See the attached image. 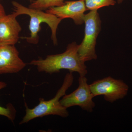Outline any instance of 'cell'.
<instances>
[{
    "label": "cell",
    "instance_id": "obj_1",
    "mask_svg": "<svg viewBox=\"0 0 132 132\" xmlns=\"http://www.w3.org/2000/svg\"><path fill=\"white\" fill-rule=\"evenodd\" d=\"M78 48L79 45L73 42L68 45L66 51L62 53L47 55L45 59L33 60L29 64L36 66L39 72L52 74L65 69L85 76L88 72L87 69L85 62L80 58Z\"/></svg>",
    "mask_w": 132,
    "mask_h": 132
},
{
    "label": "cell",
    "instance_id": "obj_2",
    "mask_svg": "<svg viewBox=\"0 0 132 132\" xmlns=\"http://www.w3.org/2000/svg\"><path fill=\"white\" fill-rule=\"evenodd\" d=\"M14 12L13 13L17 17L22 14H26L30 17L29 28L30 35L24 38L30 44H37L39 42L38 33L41 30L42 23L47 24L52 31L51 38L55 45L58 44L57 38V31L59 24L62 20L54 14L43 12L42 10L27 7L17 2H12Z\"/></svg>",
    "mask_w": 132,
    "mask_h": 132
},
{
    "label": "cell",
    "instance_id": "obj_3",
    "mask_svg": "<svg viewBox=\"0 0 132 132\" xmlns=\"http://www.w3.org/2000/svg\"><path fill=\"white\" fill-rule=\"evenodd\" d=\"M74 78L73 72L67 73L61 87L53 98L45 101L39 99V103L34 108H29L26 106V114L20 125L27 123L35 118L49 115H57L63 118L69 116L67 109L64 107L60 102V98L66 94V92L72 85Z\"/></svg>",
    "mask_w": 132,
    "mask_h": 132
},
{
    "label": "cell",
    "instance_id": "obj_4",
    "mask_svg": "<svg viewBox=\"0 0 132 132\" xmlns=\"http://www.w3.org/2000/svg\"><path fill=\"white\" fill-rule=\"evenodd\" d=\"M85 36L79 45L78 53L80 58L84 62L97 59L95 46L97 37L101 29V21L97 10L90 11L85 14Z\"/></svg>",
    "mask_w": 132,
    "mask_h": 132
},
{
    "label": "cell",
    "instance_id": "obj_5",
    "mask_svg": "<svg viewBox=\"0 0 132 132\" xmlns=\"http://www.w3.org/2000/svg\"><path fill=\"white\" fill-rule=\"evenodd\" d=\"M90 86L94 97L103 95L104 99L111 103L125 98L129 90L128 85L123 80L110 76L95 81Z\"/></svg>",
    "mask_w": 132,
    "mask_h": 132
},
{
    "label": "cell",
    "instance_id": "obj_6",
    "mask_svg": "<svg viewBox=\"0 0 132 132\" xmlns=\"http://www.w3.org/2000/svg\"><path fill=\"white\" fill-rule=\"evenodd\" d=\"M79 86L75 91L70 94L65 95L60 100L61 105L67 109L78 106L82 110L92 112L95 106L93 101L94 97L85 76H80L79 78Z\"/></svg>",
    "mask_w": 132,
    "mask_h": 132
},
{
    "label": "cell",
    "instance_id": "obj_7",
    "mask_svg": "<svg viewBox=\"0 0 132 132\" xmlns=\"http://www.w3.org/2000/svg\"><path fill=\"white\" fill-rule=\"evenodd\" d=\"M87 10L85 0L65 2L60 6L49 8L46 12L54 14L60 19H72L76 25L84 23L85 12Z\"/></svg>",
    "mask_w": 132,
    "mask_h": 132
},
{
    "label": "cell",
    "instance_id": "obj_8",
    "mask_svg": "<svg viewBox=\"0 0 132 132\" xmlns=\"http://www.w3.org/2000/svg\"><path fill=\"white\" fill-rule=\"evenodd\" d=\"M26 65L14 45L0 46V75L19 72Z\"/></svg>",
    "mask_w": 132,
    "mask_h": 132
},
{
    "label": "cell",
    "instance_id": "obj_9",
    "mask_svg": "<svg viewBox=\"0 0 132 132\" xmlns=\"http://www.w3.org/2000/svg\"><path fill=\"white\" fill-rule=\"evenodd\" d=\"M13 13L0 18V46L14 45L19 41L21 26Z\"/></svg>",
    "mask_w": 132,
    "mask_h": 132
},
{
    "label": "cell",
    "instance_id": "obj_10",
    "mask_svg": "<svg viewBox=\"0 0 132 132\" xmlns=\"http://www.w3.org/2000/svg\"><path fill=\"white\" fill-rule=\"evenodd\" d=\"M64 3V0H36L32 2L29 7L43 10L54 7L62 6Z\"/></svg>",
    "mask_w": 132,
    "mask_h": 132
},
{
    "label": "cell",
    "instance_id": "obj_11",
    "mask_svg": "<svg viewBox=\"0 0 132 132\" xmlns=\"http://www.w3.org/2000/svg\"><path fill=\"white\" fill-rule=\"evenodd\" d=\"M87 10H97L101 8L114 6L116 3L114 0H85Z\"/></svg>",
    "mask_w": 132,
    "mask_h": 132
},
{
    "label": "cell",
    "instance_id": "obj_12",
    "mask_svg": "<svg viewBox=\"0 0 132 132\" xmlns=\"http://www.w3.org/2000/svg\"><path fill=\"white\" fill-rule=\"evenodd\" d=\"M7 84L3 81H0V90L6 87ZM16 110L13 106L11 104H8L6 107L0 105V115L5 116L9 120L13 121L15 119Z\"/></svg>",
    "mask_w": 132,
    "mask_h": 132
},
{
    "label": "cell",
    "instance_id": "obj_13",
    "mask_svg": "<svg viewBox=\"0 0 132 132\" xmlns=\"http://www.w3.org/2000/svg\"><path fill=\"white\" fill-rule=\"evenodd\" d=\"M5 14H6V13H5V9H4L3 6L1 4H0V18L2 16L5 15Z\"/></svg>",
    "mask_w": 132,
    "mask_h": 132
},
{
    "label": "cell",
    "instance_id": "obj_14",
    "mask_svg": "<svg viewBox=\"0 0 132 132\" xmlns=\"http://www.w3.org/2000/svg\"><path fill=\"white\" fill-rule=\"evenodd\" d=\"M117 1L119 4H121V3H122L124 0H117Z\"/></svg>",
    "mask_w": 132,
    "mask_h": 132
},
{
    "label": "cell",
    "instance_id": "obj_15",
    "mask_svg": "<svg viewBox=\"0 0 132 132\" xmlns=\"http://www.w3.org/2000/svg\"><path fill=\"white\" fill-rule=\"evenodd\" d=\"M29 1H30V2H33V0H29Z\"/></svg>",
    "mask_w": 132,
    "mask_h": 132
}]
</instances>
